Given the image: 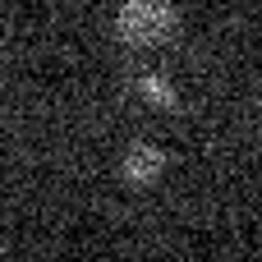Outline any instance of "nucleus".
Listing matches in <instances>:
<instances>
[{
    "instance_id": "1",
    "label": "nucleus",
    "mask_w": 262,
    "mask_h": 262,
    "mask_svg": "<svg viewBox=\"0 0 262 262\" xmlns=\"http://www.w3.org/2000/svg\"><path fill=\"white\" fill-rule=\"evenodd\" d=\"M180 28V9L170 0H124L115 14V37L124 46H161Z\"/></svg>"
},
{
    "instance_id": "3",
    "label": "nucleus",
    "mask_w": 262,
    "mask_h": 262,
    "mask_svg": "<svg viewBox=\"0 0 262 262\" xmlns=\"http://www.w3.org/2000/svg\"><path fill=\"white\" fill-rule=\"evenodd\" d=\"M134 92H138L152 111H175V106H180V88H175V78H166L161 69H138V74H134Z\"/></svg>"
},
{
    "instance_id": "2",
    "label": "nucleus",
    "mask_w": 262,
    "mask_h": 262,
    "mask_svg": "<svg viewBox=\"0 0 262 262\" xmlns=\"http://www.w3.org/2000/svg\"><path fill=\"white\" fill-rule=\"evenodd\" d=\"M166 175V152L157 143H134L120 157V180L129 189H157V180Z\"/></svg>"
}]
</instances>
